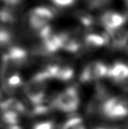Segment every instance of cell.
Segmentation results:
<instances>
[{
    "label": "cell",
    "instance_id": "10",
    "mask_svg": "<svg viewBox=\"0 0 128 129\" xmlns=\"http://www.w3.org/2000/svg\"><path fill=\"white\" fill-rule=\"evenodd\" d=\"M15 12L10 8H4L0 10V22L5 25H12L16 21Z\"/></svg>",
    "mask_w": 128,
    "mask_h": 129
},
{
    "label": "cell",
    "instance_id": "5",
    "mask_svg": "<svg viewBox=\"0 0 128 129\" xmlns=\"http://www.w3.org/2000/svg\"><path fill=\"white\" fill-rule=\"evenodd\" d=\"M108 66L101 61H93L84 67L80 74L82 83H90L107 76Z\"/></svg>",
    "mask_w": 128,
    "mask_h": 129
},
{
    "label": "cell",
    "instance_id": "11",
    "mask_svg": "<svg viewBox=\"0 0 128 129\" xmlns=\"http://www.w3.org/2000/svg\"><path fill=\"white\" fill-rule=\"evenodd\" d=\"M62 129H86V127L79 117H72L65 122Z\"/></svg>",
    "mask_w": 128,
    "mask_h": 129
},
{
    "label": "cell",
    "instance_id": "16",
    "mask_svg": "<svg viewBox=\"0 0 128 129\" xmlns=\"http://www.w3.org/2000/svg\"><path fill=\"white\" fill-rule=\"evenodd\" d=\"M96 129H115V128H109V127H98Z\"/></svg>",
    "mask_w": 128,
    "mask_h": 129
},
{
    "label": "cell",
    "instance_id": "7",
    "mask_svg": "<svg viewBox=\"0 0 128 129\" xmlns=\"http://www.w3.org/2000/svg\"><path fill=\"white\" fill-rule=\"evenodd\" d=\"M114 83H122L128 80V64L116 62L108 67L107 76Z\"/></svg>",
    "mask_w": 128,
    "mask_h": 129
},
{
    "label": "cell",
    "instance_id": "3",
    "mask_svg": "<svg viewBox=\"0 0 128 129\" xmlns=\"http://www.w3.org/2000/svg\"><path fill=\"white\" fill-rule=\"evenodd\" d=\"M79 102L78 92L75 87H71L66 88L56 97L54 106L61 111L70 113L78 108Z\"/></svg>",
    "mask_w": 128,
    "mask_h": 129
},
{
    "label": "cell",
    "instance_id": "8",
    "mask_svg": "<svg viewBox=\"0 0 128 129\" xmlns=\"http://www.w3.org/2000/svg\"><path fill=\"white\" fill-rule=\"evenodd\" d=\"M109 43V38L105 35L91 33L84 39V43L90 48H98L101 47Z\"/></svg>",
    "mask_w": 128,
    "mask_h": 129
},
{
    "label": "cell",
    "instance_id": "1",
    "mask_svg": "<svg viewBox=\"0 0 128 129\" xmlns=\"http://www.w3.org/2000/svg\"><path fill=\"white\" fill-rule=\"evenodd\" d=\"M47 80L38 72L26 83L25 93L30 102L34 106H39L43 103L46 94Z\"/></svg>",
    "mask_w": 128,
    "mask_h": 129
},
{
    "label": "cell",
    "instance_id": "6",
    "mask_svg": "<svg viewBox=\"0 0 128 129\" xmlns=\"http://www.w3.org/2000/svg\"><path fill=\"white\" fill-rule=\"evenodd\" d=\"M126 16L113 11H107L100 17V23L108 33L121 29L126 21Z\"/></svg>",
    "mask_w": 128,
    "mask_h": 129
},
{
    "label": "cell",
    "instance_id": "9",
    "mask_svg": "<svg viewBox=\"0 0 128 129\" xmlns=\"http://www.w3.org/2000/svg\"><path fill=\"white\" fill-rule=\"evenodd\" d=\"M73 74H74V71L71 67L59 64L55 75V79L61 81H69L73 77Z\"/></svg>",
    "mask_w": 128,
    "mask_h": 129
},
{
    "label": "cell",
    "instance_id": "15",
    "mask_svg": "<svg viewBox=\"0 0 128 129\" xmlns=\"http://www.w3.org/2000/svg\"><path fill=\"white\" fill-rule=\"evenodd\" d=\"M122 49L125 51V52L128 54V32H126V35H125V38H124V41H123Z\"/></svg>",
    "mask_w": 128,
    "mask_h": 129
},
{
    "label": "cell",
    "instance_id": "13",
    "mask_svg": "<svg viewBox=\"0 0 128 129\" xmlns=\"http://www.w3.org/2000/svg\"><path fill=\"white\" fill-rule=\"evenodd\" d=\"M33 129H55V125L54 123L50 121L41 122V123H36Z\"/></svg>",
    "mask_w": 128,
    "mask_h": 129
},
{
    "label": "cell",
    "instance_id": "17",
    "mask_svg": "<svg viewBox=\"0 0 128 129\" xmlns=\"http://www.w3.org/2000/svg\"><path fill=\"white\" fill-rule=\"evenodd\" d=\"M124 1H125V3H126V4L128 5V0H124Z\"/></svg>",
    "mask_w": 128,
    "mask_h": 129
},
{
    "label": "cell",
    "instance_id": "12",
    "mask_svg": "<svg viewBox=\"0 0 128 129\" xmlns=\"http://www.w3.org/2000/svg\"><path fill=\"white\" fill-rule=\"evenodd\" d=\"M12 36L8 29L0 27V47L8 46L12 41Z\"/></svg>",
    "mask_w": 128,
    "mask_h": 129
},
{
    "label": "cell",
    "instance_id": "2",
    "mask_svg": "<svg viewBox=\"0 0 128 129\" xmlns=\"http://www.w3.org/2000/svg\"><path fill=\"white\" fill-rule=\"evenodd\" d=\"M100 108L104 116L111 119H121L128 115V104L120 97L106 98Z\"/></svg>",
    "mask_w": 128,
    "mask_h": 129
},
{
    "label": "cell",
    "instance_id": "14",
    "mask_svg": "<svg viewBox=\"0 0 128 129\" xmlns=\"http://www.w3.org/2000/svg\"><path fill=\"white\" fill-rule=\"evenodd\" d=\"M52 2L56 6L65 8V7H69L73 5L76 2V0H52Z\"/></svg>",
    "mask_w": 128,
    "mask_h": 129
},
{
    "label": "cell",
    "instance_id": "4",
    "mask_svg": "<svg viewBox=\"0 0 128 129\" xmlns=\"http://www.w3.org/2000/svg\"><path fill=\"white\" fill-rule=\"evenodd\" d=\"M55 12L52 9L47 7H38L32 9L29 13V24L36 32H38L43 27L48 25L54 18Z\"/></svg>",
    "mask_w": 128,
    "mask_h": 129
}]
</instances>
